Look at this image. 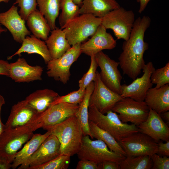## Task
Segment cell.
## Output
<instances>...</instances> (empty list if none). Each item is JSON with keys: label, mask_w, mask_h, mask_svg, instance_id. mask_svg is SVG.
Returning <instances> with one entry per match:
<instances>
[{"label": "cell", "mask_w": 169, "mask_h": 169, "mask_svg": "<svg viewBox=\"0 0 169 169\" xmlns=\"http://www.w3.org/2000/svg\"><path fill=\"white\" fill-rule=\"evenodd\" d=\"M151 22L150 18L145 15L135 19L129 38L122 44V51L118 58L119 65L123 74L133 80L141 74L146 64L143 56L149 45L144 37Z\"/></svg>", "instance_id": "1"}, {"label": "cell", "mask_w": 169, "mask_h": 169, "mask_svg": "<svg viewBox=\"0 0 169 169\" xmlns=\"http://www.w3.org/2000/svg\"><path fill=\"white\" fill-rule=\"evenodd\" d=\"M43 129L58 139L60 145V154L71 157L77 153L84 136L81 125L75 115Z\"/></svg>", "instance_id": "2"}, {"label": "cell", "mask_w": 169, "mask_h": 169, "mask_svg": "<svg viewBox=\"0 0 169 169\" xmlns=\"http://www.w3.org/2000/svg\"><path fill=\"white\" fill-rule=\"evenodd\" d=\"M106 115L99 111L94 106L89 107V120L107 132L118 142L123 138L139 132L137 126L131 124L123 122L118 114L110 110Z\"/></svg>", "instance_id": "3"}, {"label": "cell", "mask_w": 169, "mask_h": 169, "mask_svg": "<svg viewBox=\"0 0 169 169\" xmlns=\"http://www.w3.org/2000/svg\"><path fill=\"white\" fill-rule=\"evenodd\" d=\"M101 24V18L83 14L69 22L62 28L70 45L81 44L95 33Z\"/></svg>", "instance_id": "4"}, {"label": "cell", "mask_w": 169, "mask_h": 169, "mask_svg": "<svg viewBox=\"0 0 169 169\" xmlns=\"http://www.w3.org/2000/svg\"><path fill=\"white\" fill-rule=\"evenodd\" d=\"M88 135L83 136L82 143L77 154L79 160H88L99 164L105 161L120 163L125 156L111 151L102 141L93 140Z\"/></svg>", "instance_id": "5"}, {"label": "cell", "mask_w": 169, "mask_h": 169, "mask_svg": "<svg viewBox=\"0 0 169 169\" xmlns=\"http://www.w3.org/2000/svg\"><path fill=\"white\" fill-rule=\"evenodd\" d=\"M28 125L14 128H6L0 136V155L12 163L18 150L33 135Z\"/></svg>", "instance_id": "6"}, {"label": "cell", "mask_w": 169, "mask_h": 169, "mask_svg": "<svg viewBox=\"0 0 169 169\" xmlns=\"http://www.w3.org/2000/svg\"><path fill=\"white\" fill-rule=\"evenodd\" d=\"M79 105L66 103L55 104L44 112L38 113L28 125L33 131L38 129L60 123L75 115Z\"/></svg>", "instance_id": "7"}, {"label": "cell", "mask_w": 169, "mask_h": 169, "mask_svg": "<svg viewBox=\"0 0 169 169\" xmlns=\"http://www.w3.org/2000/svg\"><path fill=\"white\" fill-rule=\"evenodd\" d=\"M101 24L107 29H111L118 39H128L135 20L132 10L123 8L113 10L101 18Z\"/></svg>", "instance_id": "8"}, {"label": "cell", "mask_w": 169, "mask_h": 169, "mask_svg": "<svg viewBox=\"0 0 169 169\" xmlns=\"http://www.w3.org/2000/svg\"><path fill=\"white\" fill-rule=\"evenodd\" d=\"M81 44L72 46L60 57L49 61L47 64V75L64 84H66L69 79L71 65L77 60L82 53Z\"/></svg>", "instance_id": "9"}, {"label": "cell", "mask_w": 169, "mask_h": 169, "mask_svg": "<svg viewBox=\"0 0 169 169\" xmlns=\"http://www.w3.org/2000/svg\"><path fill=\"white\" fill-rule=\"evenodd\" d=\"M112 110L118 114L123 122H130L137 126L147 119L149 108L144 101H138L124 97L116 103Z\"/></svg>", "instance_id": "10"}, {"label": "cell", "mask_w": 169, "mask_h": 169, "mask_svg": "<svg viewBox=\"0 0 169 169\" xmlns=\"http://www.w3.org/2000/svg\"><path fill=\"white\" fill-rule=\"evenodd\" d=\"M95 58L101 70L99 73L103 83L110 90L120 95L122 76L118 69L119 62L111 59L102 51L97 53Z\"/></svg>", "instance_id": "11"}, {"label": "cell", "mask_w": 169, "mask_h": 169, "mask_svg": "<svg viewBox=\"0 0 169 169\" xmlns=\"http://www.w3.org/2000/svg\"><path fill=\"white\" fill-rule=\"evenodd\" d=\"M94 84V88L89 100V107L94 106L102 114H106L112 110L116 103L122 97L105 84L98 71Z\"/></svg>", "instance_id": "12"}, {"label": "cell", "mask_w": 169, "mask_h": 169, "mask_svg": "<svg viewBox=\"0 0 169 169\" xmlns=\"http://www.w3.org/2000/svg\"><path fill=\"white\" fill-rule=\"evenodd\" d=\"M126 156L147 155L151 156L156 153L158 144L148 135L138 132L123 139L119 142Z\"/></svg>", "instance_id": "13"}, {"label": "cell", "mask_w": 169, "mask_h": 169, "mask_svg": "<svg viewBox=\"0 0 169 169\" xmlns=\"http://www.w3.org/2000/svg\"><path fill=\"white\" fill-rule=\"evenodd\" d=\"M155 69L151 62L146 64L142 69L143 74L141 77H137L129 84H121V96L129 97L138 101H144L147 91L152 87L151 77Z\"/></svg>", "instance_id": "14"}, {"label": "cell", "mask_w": 169, "mask_h": 169, "mask_svg": "<svg viewBox=\"0 0 169 169\" xmlns=\"http://www.w3.org/2000/svg\"><path fill=\"white\" fill-rule=\"evenodd\" d=\"M60 143L57 137L50 134L41 144L36 151L18 169H28L40 165L55 158L60 154Z\"/></svg>", "instance_id": "15"}, {"label": "cell", "mask_w": 169, "mask_h": 169, "mask_svg": "<svg viewBox=\"0 0 169 169\" xmlns=\"http://www.w3.org/2000/svg\"><path fill=\"white\" fill-rule=\"evenodd\" d=\"M24 19L18 11V7L14 5L7 11L0 13V23L12 34L13 39L22 44L25 37L30 35Z\"/></svg>", "instance_id": "16"}, {"label": "cell", "mask_w": 169, "mask_h": 169, "mask_svg": "<svg viewBox=\"0 0 169 169\" xmlns=\"http://www.w3.org/2000/svg\"><path fill=\"white\" fill-rule=\"evenodd\" d=\"M139 132L145 134L158 143L169 141V128L160 114L149 108L146 120L138 125Z\"/></svg>", "instance_id": "17"}, {"label": "cell", "mask_w": 169, "mask_h": 169, "mask_svg": "<svg viewBox=\"0 0 169 169\" xmlns=\"http://www.w3.org/2000/svg\"><path fill=\"white\" fill-rule=\"evenodd\" d=\"M116 45V40L101 24L89 39L81 43V50L82 53L90 57L103 50L112 49Z\"/></svg>", "instance_id": "18"}, {"label": "cell", "mask_w": 169, "mask_h": 169, "mask_svg": "<svg viewBox=\"0 0 169 169\" xmlns=\"http://www.w3.org/2000/svg\"><path fill=\"white\" fill-rule=\"evenodd\" d=\"M43 68L29 65L23 58L9 64L8 76L16 82H30L42 80Z\"/></svg>", "instance_id": "19"}, {"label": "cell", "mask_w": 169, "mask_h": 169, "mask_svg": "<svg viewBox=\"0 0 169 169\" xmlns=\"http://www.w3.org/2000/svg\"><path fill=\"white\" fill-rule=\"evenodd\" d=\"M38 114L25 99L18 102L12 107L5 124L6 128H14L29 123Z\"/></svg>", "instance_id": "20"}, {"label": "cell", "mask_w": 169, "mask_h": 169, "mask_svg": "<svg viewBox=\"0 0 169 169\" xmlns=\"http://www.w3.org/2000/svg\"><path fill=\"white\" fill-rule=\"evenodd\" d=\"M144 101L149 108L160 114L169 110V84L150 88Z\"/></svg>", "instance_id": "21"}, {"label": "cell", "mask_w": 169, "mask_h": 169, "mask_svg": "<svg viewBox=\"0 0 169 169\" xmlns=\"http://www.w3.org/2000/svg\"><path fill=\"white\" fill-rule=\"evenodd\" d=\"M120 6L116 0H83L80 14H90L100 18Z\"/></svg>", "instance_id": "22"}, {"label": "cell", "mask_w": 169, "mask_h": 169, "mask_svg": "<svg viewBox=\"0 0 169 169\" xmlns=\"http://www.w3.org/2000/svg\"><path fill=\"white\" fill-rule=\"evenodd\" d=\"M23 53L39 55L46 64L52 59L45 42L33 35L27 36L22 43L21 47L14 54L8 57V59H12L15 55H19Z\"/></svg>", "instance_id": "23"}, {"label": "cell", "mask_w": 169, "mask_h": 169, "mask_svg": "<svg viewBox=\"0 0 169 169\" xmlns=\"http://www.w3.org/2000/svg\"><path fill=\"white\" fill-rule=\"evenodd\" d=\"M45 41L52 59L59 58L71 47L63 29L58 27L51 30L50 35Z\"/></svg>", "instance_id": "24"}, {"label": "cell", "mask_w": 169, "mask_h": 169, "mask_svg": "<svg viewBox=\"0 0 169 169\" xmlns=\"http://www.w3.org/2000/svg\"><path fill=\"white\" fill-rule=\"evenodd\" d=\"M59 96L53 90L45 89L34 91L26 97L25 100L38 113H41L49 108Z\"/></svg>", "instance_id": "25"}, {"label": "cell", "mask_w": 169, "mask_h": 169, "mask_svg": "<svg viewBox=\"0 0 169 169\" xmlns=\"http://www.w3.org/2000/svg\"><path fill=\"white\" fill-rule=\"evenodd\" d=\"M50 134L48 131L43 134H33L22 149L16 154L12 164L11 168L15 169L24 162L36 151L42 142Z\"/></svg>", "instance_id": "26"}, {"label": "cell", "mask_w": 169, "mask_h": 169, "mask_svg": "<svg viewBox=\"0 0 169 169\" xmlns=\"http://www.w3.org/2000/svg\"><path fill=\"white\" fill-rule=\"evenodd\" d=\"M27 25L33 35L45 41L51 31L47 21L38 10L31 13L27 20Z\"/></svg>", "instance_id": "27"}, {"label": "cell", "mask_w": 169, "mask_h": 169, "mask_svg": "<svg viewBox=\"0 0 169 169\" xmlns=\"http://www.w3.org/2000/svg\"><path fill=\"white\" fill-rule=\"evenodd\" d=\"M94 82H92L86 88L84 98L79 105L75 115L81 126L84 136L88 135L93 139L89 126L88 109L90 96L94 88Z\"/></svg>", "instance_id": "28"}, {"label": "cell", "mask_w": 169, "mask_h": 169, "mask_svg": "<svg viewBox=\"0 0 169 169\" xmlns=\"http://www.w3.org/2000/svg\"><path fill=\"white\" fill-rule=\"evenodd\" d=\"M61 0H37L39 11L44 17L51 31L55 29L56 20L60 10Z\"/></svg>", "instance_id": "29"}, {"label": "cell", "mask_w": 169, "mask_h": 169, "mask_svg": "<svg viewBox=\"0 0 169 169\" xmlns=\"http://www.w3.org/2000/svg\"><path fill=\"white\" fill-rule=\"evenodd\" d=\"M89 126L91 134L93 138L102 141L111 151L121 156H126L125 152L119 142L110 133L89 120Z\"/></svg>", "instance_id": "30"}, {"label": "cell", "mask_w": 169, "mask_h": 169, "mask_svg": "<svg viewBox=\"0 0 169 169\" xmlns=\"http://www.w3.org/2000/svg\"><path fill=\"white\" fill-rule=\"evenodd\" d=\"M119 164L120 169H150L152 162L150 156L141 155L126 156Z\"/></svg>", "instance_id": "31"}, {"label": "cell", "mask_w": 169, "mask_h": 169, "mask_svg": "<svg viewBox=\"0 0 169 169\" xmlns=\"http://www.w3.org/2000/svg\"><path fill=\"white\" fill-rule=\"evenodd\" d=\"M79 7L72 0H61L60 8L61 12L59 17L60 28L62 29L69 22L80 15Z\"/></svg>", "instance_id": "32"}, {"label": "cell", "mask_w": 169, "mask_h": 169, "mask_svg": "<svg viewBox=\"0 0 169 169\" xmlns=\"http://www.w3.org/2000/svg\"><path fill=\"white\" fill-rule=\"evenodd\" d=\"M70 156L60 154L43 164L30 167L28 169H67L69 165Z\"/></svg>", "instance_id": "33"}, {"label": "cell", "mask_w": 169, "mask_h": 169, "mask_svg": "<svg viewBox=\"0 0 169 169\" xmlns=\"http://www.w3.org/2000/svg\"><path fill=\"white\" fill-rule=\"evenodd\" d=\"M151 80L152 84H156V88L169 84V62L164 66L155 69L152 73Z\"/></svg>", "instance_id": "34"}, {"label": "cell", "mask_w": 169, "mask_h": 169, "mask_svg": "<svg viewBox=\"0 0 169 169\" xmlns=\"http://www.w3.org/2000/svg\"><path fill=\"white\" fill-rule=\"evenodd\" d=\"M85 91V89L79 88L78 90L72 92L66 95L59 96L52 103L50 106L60 103L79 105L84 98Z\"/></svg>", "instance_id": "35"}, {"label": "cell", "mask_w": 169, "mask_h": 169, "mask_svg": "<svg viewBox=\"0 0 169 169\" xmlns=\"http://www.w3.org/2000/svg\"><path fill=\"white\" fill-rule=\"evenodd\" d=\"M91 62L87 72L84 74L79 81V88L85 90L86 88L96 79L97 69L98 67L95 59V55L91 56Z\"/></svg>", "instance_id": "36"}, {"label": "cell", "mask_w": 169, "mask_h": 169, "mask_svg": "<svg viewBox=\"0 0 169 169\" xmlns=\"http://www.w3.org/2000/svg\"><path fill=\"white\" fill-rule=\"evenodd\" d=\"M37 0H16L13 5L18 4L20 8L19 13L26 21L29 15L37 9Z\"/></svg>", "instance_id": "37"}, {"label": "cell", "mask_w": 169, "mask_h": 169, "mask_svg": "<svg viewBox=\"0 0 169 169\" xmlns=\"http://www.w3.org/2000/svg\"><path fill=\"white\" fill-rule=\"evenodd\" d=\"M151 158L152 162V169H169V158L166 156H161L156 153Z\"/></svg>", "instance_id": "38"}, {"label": "cell", "mask_w": 169, "mask_h": 169, "mask_svg": "<svg viewBox=\"0 0 169 169\" xmlns=\"http://www.w3.org/2000/svg\"><path fill=\"white\" fill-rule=\"evenodd\" d=\"M76 169H99V164L88 160H80Z\"/></svg>", "instance_id": "39"}, {"label": "cell", "mask_w": 169, "mask_h": 169, "mask_svg": "<svg viewBox=\"0 0 169 169\" xmlns=\"http://www.w3.org/2000/svg\"><path fill=\"white\" fill-rule=\"evenodd\" d=\"M158 146L156 154L162 156H169V141L165 143L162 142H158Z\"/></svg>", "instance_id": "40"}, {"label": "cell", "mask_w": 169, "mask_h": 169, "mask_svg": "<svg viewBox=\"0 0 169 169\" xmlns=\"http://www.w3.org/2000/svg\"><path fill=\"white\" fill-rule=\"evenodd\" d=\"M99 169H120L119 163L111 161H105L99 164Z\"/></svg>", "instance_id": "41"}, {"label": "cell", "mask_w": 169, "mask_h": 169, "mask_svg": "<svg viewBox=\"0 0 169 169\" xmlns=\"http://www.w3.org/2000/svg\"><path fill=\"white\" fill-rule=\"evenodd\" d=\"M9 64L7 61L0 59V75L8 76Z\"/></svg>", "instance_id": "42"}, {"label": "cell", "mask_w": 169, "mask_h": 169, "mask_svg": "<svg viewBox=\"0 0 169 169\" xmlns=\"http://www.w3.org/2000/svg\"><path fill=\"white\" fill-rule=\"evenodd\" d=\"M12 163L6 158L0 155V169L11 168Z\"/></svg>", "instance_id": "43"}, {"label": "cell", "mask_w": 169, "mask_h": 169, "mask_svg": "<svg viewBox=\"0 0 169 169\" xmlns=\"http://www.w3.org/2000/svg\"><path fill=\"white\" fill-rule=\"evenodd\" d=\"M5 104V99L3 96L0 95V136L6 129L5 125L2 121L1 119V112L3 105Z\"/></svg>", "instance_id": "44"}, {"label": "cell", "mask_w": 169, "mask_h": 169, "mask_svg": "<svg viewBox=\"0 0 169 169\" xmlns=\"http://www.w3.org/2000/svg\"><path fill=\"white\" fill-rule=\"evenodd\" d=\"M140 4L138 12L140 14L143 12L146 9L149 2L151 0H136Z\"/></svg>", "instance_id": "45"}, {"label": "cell", "mask_w": 169, "mask_h": 169, "mask_svg": "<svg viewBox=\"0 0 169 169\" xmlns=\"http://www.w3.org/2000/svg\"><path fill=\"white\" fill-rule=\"evenodd\" d=\"M160 115L161 118L166 120V123L168 126L169 125V112L167 111L161 113Z\"/></svg>", "instance_id": "46"}, {"label": "cell", "mask_w": 169, "mask_h": 169, "mask_svg": "<svg viewBox=\"0 0 169 169\" xmlns=\"http://www.w3.org/2000/svg\"><path fill=\"white\" fill-rule=\"evenodd\" d=\"M72 1L80 7L82 4L83 0H72Z\"/></svg>", "instance_id": "47"}, {"label": "cell", "mask_w": 169, "mask_h": 169, "mask_svg": "<svg viewBox=\"0 0 169 169\" xmlns=\"http://www.w3.org/2000/svg\"><path fill=\"white\" fill-rule=\"evenodd\" d=\"M1 24L0 23V36L1 34L3 32H6L7 31V29L5 28H3Z\"/></svg>", "instance_id": "48"}, {"label": "cell", "mask_w": 169, "mask_h": 169, "mask_svg": "<svg viewBox=\"0 0 169 169\" xmlns=\"http://www.w3.org/2000/svg\"><path fill=\"white\" fill-rule=\"evenodd\" d=\"M10 0H0V3L3 2L5 3H8Z\"/></svg>", "instance_id": "49"}]
</instances>
